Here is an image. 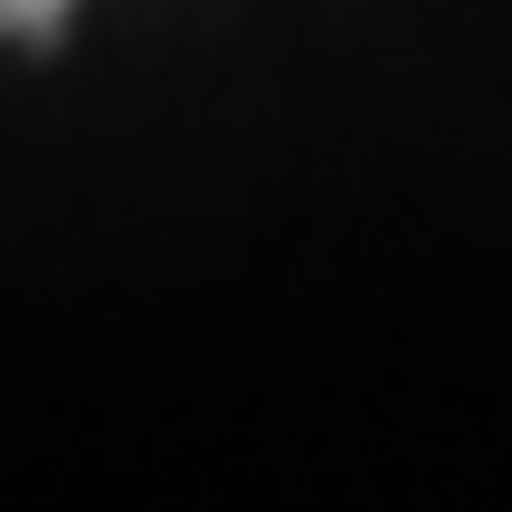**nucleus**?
Listing matches in <instances>:
<instances>
[{"mask_svg":"<svg viewBox=\"0 0 512 512\" xmlns=\"http://www.w3.org/2000/svg\"><path fill=\"white\" fill-rule=\"evenodd\" d=\"M72 18V0H0V36H27V45H54Z\"/></svg>","mask_w":512,"mask_h":512,"instance_id":"nucleus-1","label":"nucleus"}]
</instances>
